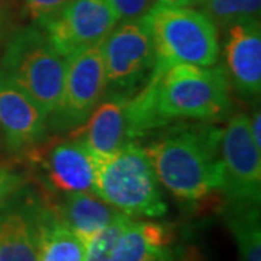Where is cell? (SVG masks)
<instances>
[{"instance_id":"cell-1","label":"cell","mask_w":261,"mask_h":261,"mask_svg":"<svg viewBox=\"0 0 261 261\" xmlns=\"http://www.w3.org/2000/svg\"><path fill=\"white\" fill-rule=\"evenodd\" d=\"M229 111L231 83L224 65H154L128 100L130 137L135 141L176 121L222 119Z\"/></svg>"},{"instance_id":"cell-2","label":"cell","mask_w":261,"mask_h":261,"mask_svg":"<svg viewBox=\"0 0 261 261\" xmlns=\"http://www.w3.org/2000/svg\"><path fill=\"white\" fill-rule=\"evenodd\" d=\"M221 128L181 125L144 145L159 183L181 202H199L224 193L219 152Z\"/></svg>"},{"instance_id":"cell-3","label":"cell","mask_w":261,"mask_h":261,"mask_svg":"<svg viewBox=\"0 0 261 261\" xmlns=\"http://www.w3.org/2000/svg\"><path fill=\"white\" fill-rule=\"evenodd\" d=\"M94 157L93 192L130 218H161L167 203L141 145L129 142L112 154Z\"/></svg>"},{"instance_id":"cell-4","label":"cell","mask_w":261,"mask_h":261,"mask_svg":"<svg viewBox=\"0 0 261 261\" xmlns=\"http://www.w3.org/2000/svg\"><path fill=\"white\" fill-rule=\"evenodd\" d=\"M155 65H214L221 56L218 27L203 10L157 3L145 15Z\"/></svg>"},{"instance_id":"cell-5","label":"cell","mask_w":261,"mask_h":261,"mask_svg":"<svg viewBox=\"0 0 261 261\" xmlns=\"http://www.w3.org/2000/svg\"><path fill=\"white\" fill-rule=\"evenodd\" d=\"M67 58L39 27H25L10 38L2 70L31 96L47 116L54 112L64 84Z\"/></svg>"},{"instance_id":"cell-6","label":"cell","mask_w":261,"mask_h":261,"mask_svg":"<svg viewBox=\"0 0 261 261\" xmlns=\"http://www.w3.org/2000/svg\"><path fill=\"white\" fill-rule=\"evenodd\" d=\"M100 48L106 73V94L129 97L137 93L155 65V49L147 18L121 20Z\"/></svg>"},{"instance_id":"cell-7","label":"cell","mask_w":261,"mask_h":261,"mask_svg":"<svg viewBox=\"0 0 261 261\" xmlns=\"http://www.w3.org/2000/svg\"><path fill=\"white\" fill-rule=\"evenodd\" d=\"M23 154L44 192L51 195L93 192L94 157L79 137L44 140Z\"/></svg>"},{"instance_id":"cell-8","label":"cell","mask_w":261,"mask_h":261,"mask_svg":"<svg viewBox=\"0 0 261 261\" xmlns=\"http://www.w3.org/2000/svg\"><path fill=\"white\" fill-rule=\"evenodd\" d=\"M100 45L67 60L64 84L54 112L48 116V128L58 132L79 128L105 97L106 73Z\"/></svg>"},{"instance_id":"cell-9","label":"cell","mask_w":261,"mask_h":261,"mask_svg":"<svg viewBox=\"0 0 261 261\" xmlns=\"http://www.w3.org/2000/svg\"><path fill=\"white\" fill-rule=\"evenodd\" d=\"M119 22L109 0H71L37 23L57 51L68 60L100 45Z\"/></svg>"},{"instance_id":"cell-10","label":"cell","mask_w":261,"mask_h":261,"mask_svg":"<svg viewBox=\"0 0 261 261\" xmlns=\"http://www.w3.org/2000/svg\"><path fill=\"white\" fill-rule=\"evenodd\" d=\"M219 152L226 197L238 203H260L261 149L252 140L247 113H235L221 129Z\"/></svg>"},{"instance_id":"cell-11","label":"cell","mask_w":261,"mask_h":261,"mask_svg":"<svg viewBox=\"0 0 261 261\" xmlns=\"http://www.w3.org/2000/svg\"><path fill=\"white\" fill-rule=\"evenodd\" d=\"M48 116L0 68V130L12 154H23L47 138Z\"/></svg>"},{"instance_id":"cell-12","label":"cell","mask_w":261,"mask_h":261,"mask_svg":"<svg viewBox=\"0 0 261 261\" xmlns=\"http://www.w3.org/2000/svg\"><path fill=\"white\" fill-rule=\"evenodd\" d=\"M225 29L222 51L229 83L243 97L255 99L261 90L260 19L235 22Z\"/></svg>"},{"instance_id":"cell-13","label":"cell","mask_w":261,"mask_h":261,"mask_svg":"<svg viewBox=\"0 0 261 261\" xmlns=\"http://www.w3.org/2000/svg\"><path fill=\"white\" fill-rule=\"evenodd\" d=\"M128 96L106 94L89 118L68 135L79 137L93 155L112 154L123 145L135 142L130 137Z\"/></svg>"},{"instance_id":"cell-14","label":"cell","mask_w":261,"mask_h":261,"mask_svg":"<svg viewBox=\"0 0 261 261\" xmlns=\"http://www.w3.org/2000/svg\"><path fill=\"white\" fill-rule=\"evenodd\" d=\"M54 197L42 192L39 197L28 199L35 226L38 261H84V243L58 216Z\"/></svg>"},{"instance_id":"cell-15","label":"cell","mask_w":261,"mask_h":261,"mask_svg":"<svg viewBox=\"0 0 261 261\" xmlns=\"http://www.w3.org/2000/svg\"><path fill=\"white\" fill-rule=\"evenodd\" d=\"M174 235L167 225L130 218L113 250L112 261H174Z\"/></svg>"},{"instance_id":"cell-16","label":"cell","mask_w":261,"mask_h":261,"mask_svg":"<svg viewBox=\"0 0 261 261\" xmlns=\"http://www.w3.org/2000/svg\"><path fill=\"white\" fill-rule=\"evenodd\" d=\"M54 206L58 216L84 244L122 215L94 192L67 193L61 202L54 197Z\"/></svg>"},{"instance_id":"cell-17","label":"cell","mask_w":261,"mask_h":261,"mask_svg":"<svg viewBox=\"0 0 261 261\" xmlns=\"http://www.w3.org/2000/svg\"><path fill=\"white\" fill-rule=\"evenodd\" d=\"M9 203L0 209V261H38L35 226L28 200L19 207Z\"/></svg>"},{"instance_id":"cell-18","label":"cell","mask_w":261,"mask_h":261,"mask_svg":"<svg viewBox=\"0 0 261 261\" xmlns=\"http://www.w3.org/2000/svg\"><path fill=\"white\" fill-rule=\"evenodd\" d=\"M226 225L238 245L240 261H261L260 203L231 202Z\"/></svg>"},{"instance_id":"cell-19","label":"cell","mask_w":261,"mask_h":261,"mask_svg":"<svg viewBox=\"0 0 261 261\" xmlns=\"http://www.w3.org/2000/svg\"><path fill=\"white\" fill-rule=\"evenodd\" d=\"M202 10L219 28L235 22L260 19L261 0H202Z\"/></svg>"},{"instance_id":"cell-20","label":"cell","mask_w":261,"mask_h":261,"mask_svg":"<svg viewBox=\"0 0 261 261\" xmlns=\"http://www.w3.org/2000/svg\"><path fill=\"white\" fill-rule=\"evenodd\" d=\"M129 221L130 216L122 214L105 229L96 233L93 238H90L84 244L86 247L84 261H112L113 250L116 247V243Z\"/></svg>"},{"instance_id":"cell-21","label":"cell","mask_w":261,"mask_h":261,"mask_svg":"<svg viewBox=\"0 0 261 261\" xmlns=\"http://www.w3.org/2000/svg\"><path fill=\"white\" fill-rule=\"evenodd\" d=\"M27 183V177L10 168H0V209L9 203Z\"/></svg>"},{"instance_id":"cell-22","label":"cell","mask_w":261,"mask_h":261,"mask_svg":"<svg viewBox=\"0 0 261 261\" xmlns=\"http://www.w3.org/2000/svg\"><path fill=\"white\" fill-rule=\"evenodd\" d=\"M119 20L142 18L157 5V0H109Z\"/></svg>"},{"instance_id":"cell-23","label":"cell","mask_w":261,"mask_h":261,"mask_svg":"<svg viewBox=\"0 0 261 261\" xmlns=\"http://www.w3.org/2000/svg\"><path fill=\"white\" fill-rule=\"evenodd\" d=\"M68 2L71 0H25L23 12L27 18L34 22H39L41 19L54 15Z\"/></svg>"},{"instance_id":"cell-24","label":"cell","mask_w":261,"mask_h":261,"mask_svg":"<svg viewBox=\"0 0 261 261\" xmlns=\"http://www.w3.org/2000/svg\"><path fill=\"white\" fill-rule=\"evenodd\" d=\"M250 116V130H251V137L255 145L261 149V129H260V123H261V113L260 108L257 106V109L252 111Z\"/></svg>"},{"instance_id":"cell-25","label":"cell","mask_w":261,"mask_h":261,"mask_svg":"<svg viewBox=\"0 0 261 261\" xmlns=\"http://www.w3.org/2000/svg\"><path fill=\"white\" fill-rule=\"evenodd\" d=\"M157 3L164 6H177V8H193L202 3V0H157Z\"/></svg>"},{"instance_id":"cell-26","label":"cell","mask_w":261,"mask_h":261,"mask_svg":"<svg viewBox=\"0 0 261 261\" xmlns=\"http://www.w3.org/2000/svg\"><path fill=\"white\" fill-rule=\"evenodd\" d=\"M0 19H2V15H0Z\"/></svg>"}]
</instances>
